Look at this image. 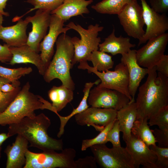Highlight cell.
Wrapping results in <instances>:
<instances>
[{"label":"cell","mask_w":168,"mask_h":168,"mask_svg":"<svg viewBox=\"0 0 168 168\" xmlns=\"http://www.w3.org/2000/svg\"><path fill=\"white\" fill-rule=\"evenodd\" d=\"M56 44L55 54L43 76L44 79L49 83L55 79H58L62 85L73 91L75 83L70 73L73 66L74 54L72 38L66 34L62 33L58 37Z\"/></svg>","instance_id":"3"},{"label":"cell","mask_w":168,"mask_h":168,"mask_svg":"<svg viewBox=\"0 0 168 168\" xmlns=\"http://www.w3.org/2000/svg\"><path fill=\"white\" fill-rule=\"evenodd\" d=\"M147 118L136 119L131 130V134L143 142L148 147L156 145V141L150 128Z\"/></svg>","instance_id":"25"},{"label":"cell","mask_w":168,"mask_h":168,"mask_svg":"<svg viewBox=\"0 0 168 168\" xmlns=\"http://www.w3.org/2000/svg\"><path fill=\"white\" fill-rule=\"evenodd\" d=\"M51 124L50 119L41 113L33 117H25L8 125L7 134L9 138L20 134L28 141L29 147L43 151H61L63 149V140L53 138L48 134L47 130Z\"/></svg>","instance_id":"2"},{"label":"cell","mask_w":168,"mask_h":168,"mask_svg":"<svg viewBox=\"0 0 168 168\" xmlns=\"http://www.w3.org/2000/svg\"><path fill=\"white\" fill-rule=\"evenodd\" d=\"M17 21L14 25L0 27V39L9 47H18L27 43L26 29L29 23L26 19H20Z\"/></svg>","instance_id":"19"},{"label":"cell","mask_w":168,"mask_h":168,"mask_svg":"<svg viewBox=\"0 0 168 168\" xmlns=\"http://www.w3.org/2000/svg\"><path fill=\"white\" fill-rule=\"evenodd\" d=\"M30 88L28 82L7 108L0 114V125H9L26 117H34L36 115L35 110H44L43 98L30 92Z\"/></svg>","instance_id":"4"},{"label":"cell","mask_w":168,"mask_h":168,"mask_svg":"<svg viewBox=\"0 0 168 168\" xmlns=\"http://www.w3.org/2000/svg\"><path fill=\"white\" fill-rule=\"evenodd\" d=\"M9 47L6 44L3 45L0 44V62L2 63L10 62L12 57Z\"/></svg>","instance_id":"39"},{"label":"cell","mask_w":168,"mask_h":168,"mask_svg":"<svg viewBox=\"0 0 168 168\" xmlns=\"http://www.w3.org/2000/svg\"><path fill=\"white\" fill-rule=\"evenodd\" d=\"M120 132L119 122L116 119L107 135L108 141L112 144L113 147L121 146L120 140Z\"/></svg>","instance_id":"34"},{"label":"cell","mask_w":168,"mask_h":168,"mask_svg":"<svg viewBox=\"0 0 168 168\" xmlns=\"http://www.w3.org/2000/svg\"><path fill=\"white\" fill-rule=\"evenodd\" d=\"M12 145H8L4 152L7 156L6 168H23L26 163V154L28 150V141L20 134H17Z\"/></svg>","instance_id":"18"},{"label":"cell","mask_w":168,"mask_h":168,"mask_svg":"<svg viewBox=\"0 0 168 168\" xmlns=\"http://www.w3.org/2000/svg\"><path fill=\"white\" fill-rule=\"evenodd\" d=\"M157 157L156 168H168V147H161L155 145L149 147Z\"/></svg>","instance_id":"33"},{"label":"cell","mask_w":168,"mask_h":168,"mask_svg":"<svg viewBox=\"0 0 168 168\" xmlns=\"http://www.w3.org/2000/svg\"><path fill=\"white\" fill-rule=\"evenodd\" d=\"M8 0H0V14L6 16H9V13L4 11Z\"/></svg>","instance_id":"41"},{"label":"cell","mask_w":168,"mask_h":168,"mask_svg":"<svg viewBox=\"0 0 168 168\" xmlns=\"http://www.w3.org/2000/svg\"><path fill=\"white\" fill-rule=\"evenodd\" d=\"M3 16L0 14V27L2 26L3 21Z\"/></svg>","instance_id":"43"},{"label":"cell","mask_w":168,"mask_h":168,"mask_svg":"<svg viewBox=\"0 0 168 168\" xmlns=\"http://www.w3.org/2000/svg\"><path fill=\"white\" fill-rule=\"evenodd\" d=\"M12 54L9 64L13 65L16 64L31 63L34 65L39 74L43 76L46 70L40 54L32 50L26 44L18 47H9Z\"/></svg>","instance_id":"20"},{"label":"cell","mask_w":168,"mask_h":168,"mask_svg":"<svg viewBox=\"0 0 168 168\" xmlns=\"http://www.w3.org/2000/svg\"><path fill=\"white\" fill-rule=\"evenodd\" d=\"M147 43L136 50V58L141 67L150 69L155 66L165 54L168 42V33H165L149 39Z\"/></svg>","instance_id":"11"},{"label":"cell","mask_w":168,"mask_h":168,"mask_svg":"<svg viewBox=\"0 0 168 168\" xmlns=\"http://www.w3.org/2000/svg\"><path fill=\"white\" fill-rule=\"evenodd\" d=\"M149 119L150 126L157 125L160 129H168V105L162 108Z\"/></svg>","instance_id":"32"},{"label":"cell","mask_w":168,"mask_h":168,"mask_svg":"<svg viewBox=\"0 0 168 168\" xmlns=\"http://www.w3.org/2000/svg\"><path fill=\"white\" fill-rule=\"evenodd\" d=\"M63 0H27L25 2L32 5L34 7L30 9L26 13L27 14L33 10L38 9H42L51 12L60 6L63 3Z\"/></svg>","instance_id":"31"},{"label":"cell","mask_w":168,"mask_h":168,"mask_svg":"<svg viewBox=\"0 0 168 168\" xmlns=\"http://www.w3.org/2000/svg\"><path fill=\"white\" fill-rule=\"evenodd\" d=\"M125 142L126 147L133 160L134 168H138L140 165L145 168H156V156L143 142L131 134Z\"/></svg>","instance_id":"16"},{"label":"cell","mask_w":168,"mask_h":168,"mask_svg":"<svg viewBox=\"0 0 168 168\" xmlns=\"http://www.w3.org/2000/svg\"><path fill=\"white\" fill-rule=\"evenodd\" d=\"M150 7L160 13H166L168 11V0H149Z\"/></svg>","instance_id":"37"},{"label":"cell","mask_w":168,"mask_h":168,"mask_svg":"<svg viewBox=\"0 0 168 168\" xmlns=\"http://www.w3.org/2000/svg\"><path fill=\"white\" fill-rule=\"evenodd\" d=\"M87 61H91L93 67L100 72L109 70L114 65L111 56L106 52L98 50L93 51L88 58Z\"/></svg>","instance_id":"27"},{"label":"cell","mask_w":168,"mask_h":168,"mask_svg":"<svg viewBox=\"0 0 168 168\" xmlns=\"http://www.w3.org/2000/svg\"><path fill=\"white\" fill-rule=\"evenodd\" d=\"M137 117L135 102L129 103L117 111L116 119L118 121L120 130L123 133V139L125 142L131 136V130Z\"/></svg>","instance_id":"23"},{"label":"cell","mask_w":168,"mask_h":168,"mask_svg":"<svg viewBox=\"0 0 168 168\" xmlns=\"http://www.w3.org/2000/svg\"><path fill=\"white\" fill-rule=\"evenodd\" d=\"M32 71L30 67L9 68L0 66V77L9 80L15 87L20 86L19 79L21 77L29 74Z\"/></svg>","instance_id":"28"},{"label":"cell","mask_w":168,"mask_h":168,"mask_svg":"<svg viewBox=\"0 0 168 168\" xmlns=\"http://www.w3.org/2000/svg\"><path fill=\"white\" fill-rule=\"evenodd\" d=\"M66 26L76 30L81 37L80 39L76 37L72 38L74 49L73 65L82 60L87 61V59L92 52L99 49L101 38L98 35L104 27L96 24L95 25H90L85 29L73 22H69Z\"/></svg>","instance_id":"6"},{"label":"cell","mask_w":168,"mask_h":168,"mask_svg":"<svg viewBox=\"0 0 168 168\" xmlns=\"http://www.w3.org/2000/svg\"><path fill=\"white\" fill-rule=\"evenodd\" d=\"M147 79L138 87L135 102L137 119L147 118L168 105V77L158 72L155 66L148 69Z\"/></svg>","instance_id":"1"},{"label":"cell","mask_w":168,"mask_h":168,"mask_svg":"<svg viewBox=\"0 0 168 168\" xmlns=\"http://www.w3.org/2000/svg\"><path fill=\"white\" fill-rule=\"evenodd\" d=\"M76 151L72 148L35 153L29 150L26 154V163L23 168H76Z\"/></svg>","instance_id":"5"},{"label":"cell","mask_w":168,"mask_h":168,"mask_svg":"<svg viewBox=\"0 0 168 168\" xmlns=\"http://www.w3.org/2000/svg\"><path fill=\"white\" fill-rule=\"evenodd\" d=\"M142 15L146 28L143 37L139 41L138 46L150 39L158 37L168 30V18L166 13H160L153 10L145 0H140Z\"/></svg>","instance_id":"12"},{"label":"cell","mask_w":168,"mask_h":168,"mask_svg":"<svg viewBox=\"0 0 168 168\" xmlns=\"http://www.w3.org/2000/svg\"><path fill=\"white\" fill-rule=\"evenodd\" d=\"M121 62L127 68L128 76V91L132 98L131 102H135L134 98L140 84L147 74L148 69L143 68L138 63L136 58V50L131 49L127 53L122 55Z\"/></svg>","instance_id":"17"},{"label":"cell","mask_w":168,"mask_h":168,"mask_svg":"<svg viewBox=\"0 0 168 168\" xmlns=\"http://www.w3.org/2000/svg\"><path fill=\"white\" fill-rule=\"evenodd\" d=\"M65 21L56 15L51 14L49 30L40 43L39 50L42 61L46 68L49 66L54 53V46L59 35L66 34L70 29L63 27Z\"/></svg>","instance_id":"14"},{"label":"cell","mask_w":168,"mask_h":168,"mask_svg":"<svg viewBox=\"0 0 168 168\" xmlns=\"http://www.w3.org/2000/svg\"><path fill=\"white\" fill-rule=\"evenodd\" d=\"M120 24L129 36L140 40L145 32L142 9L137 1L126 5L117 15Z\"/></svg>","instance_id":"9"},{"label":"cell","mask_w":168,"mask_h":168,"mask_svg":"<svg viewBox=\"0 0 168 168\" xmlns=\"http://www.w3.org/2000/svg\"><path fill=\"white\" fill-rule=\"evenodd\" d=\"M115 30L112 32L102 43L99 45V50L111 54L113 55L117 54L122 55L127 53L131 48L134 47L136 45L131 43L130 39L122 36L117 37L115 34Z\"/></svg>","instance_id":"22"},{"label":"cell","mask_w":168,"mask_h":168,"mask_svg":"<svg viewBox=\"0 0 168 168\" xmlns=\"http://www.w3.org/2000/svg\"><path fill=\"white\" fill-rule=\"evenodd\" d=\"M156 71L168 77V55L164 54L155 66Z\"/></svg>","instance_id":"38"},{"label":"cell","mask_w":168,"mask_h":168,"mask_svg":"<svg viewBox=\"0 0 168 168\" xmlns=\"http://www.w3.org/2000/svg\"><path fill=\"white\" fill-rule=\"evenodd\" d=\"M11 82L8 79L0 77V114L3 112L16 98L21 89L19 86L16 87L13 91L4 93L1 90V86L3 84Z\"/></svg>","instance_id":"30"},{"label":"cell","mask_w":168,"mask_h":168,"mask_svg":"<svg viewBox=\"0 0 168 168\" xmlns=\"http://www.w3.org/2000/svg\"><path fill=\"white\" fill-rule=\"evenodd\" d=\"M51 16L50 12L38 9L34 16H28L25 19L32 24V30L28 36L26 44L38 53L39 52L40 43L47 34Z\"/></svg>","instance_id":"15"},{"label":"cell","mask_w":168,"mask_h":168,"mask_svg":"<svg viewBox=\"0 0 168 168\" xmlns=\"http://www.w3.org/2000/svg\"><path fill=\"white\" fill-rule=\"evenodd\" d=\"M78 68L87 70L89 73L95 74L100 80L98 85L101 87L118 91L127 96L131 102L132 98L128 91L129 76L126 66L121 62L115 67L114 71L100 72L95 68L90 66L86 60L79 62Z\"/></svg>","instance_id":"7"},{"label":"cell","mask_w":168,"mask_h":168,"mask_svg":"<svg viewBox=\"0 0 168 168\" xmlns=\"http://www.w3.org/2000/svg\"><path fill=\"white\" fill-rule=\"evenodd\" d=\"M117 110L91 107L76 114L77 124L80 126H91L100 132L111 122L116 118Z\"/></svg>","instance_id":"13"},{"label":"cell","mask_w":168,"mask_h":168,"mask_svg":"<svg viewBox=\"0 0 168 168\" xmlns=\"http://www.w3.org/2000/svg\"><path fill=\"white\" fill-rule=\"evenodd\" d=\"M73 91L62 85L53 86L48 91V96L52 102L49 110L56 113L60 111L73 98Z\"/></svg>","instance_id":"24"},{"label":"cell","mask_w":168,"mask_h":168,"mask_svg":"<svg viewBox=\"0 0 168 168\" xmlns=\"http://www.w3.org/2000/svg\"><path fill=\"white\" fill-rule=\"evenodd\" d=\"M116 118L106 126L104 129L96 137L91 139H86L82 140L81 150L84 151L90 147L96 144H106L108 142L107 135L108 131L112 127Z\"/></svg>","instance_id":"29"},{"label":"cell","mask_w":168,"mask_h":168,"mask_svg":"<svg viewBox=\"0 0 168 168\" xmlns=\"http://www.w3.org/2000/svg\"><path fill=\"white\" fill-rule=\"evenodd\" d=\"M93 2V0H64L51 14L56 15L65 22L72 17L88 14L87 7Z\"/></svg>","instance_id":"21"},{"label":"cell","mask_w":168,"mask_h":168,"mask_svg":"<svg viewBox=\"0 0 168 168\" xmlns=\"http://www.w3.org/2000/svg\"><path fill=\"white\" fill-rule=\"evenodd\" d=\"M9 138L7 133H0V160L1 157L2 145L3 143Z\"/></svg>","instance_id":"42"},{"label":"cell","mask_w":168,"mask_h":168,"mask_svg":"<svg viewBox=\"0 0 168 168\" xmlns=\"http://www.w3.org/2000/svg\"><path fill=\"white\" fill-rule=\"evenodd\" d=\"M96 162L94 156H87L75 161L76 168H96Z\"/></svg>","instance_id":"36"},{"label":"cell","mask_w":168,"mask_h":168,"mask_svg":"<svg viewBox=\"0 0 168 168\" xmlns=\"http://www.w3.org/2000/svg\"><path fill=\"white\" fill-rule=\"evenodd\" d=\"M10 83H7L3 84L1 87V91L4 93H8L14 90L16 87Z\"/></svg>","instance_id":"40"},{"label":"cell","mask_w":168,"mask_h":168,"mask_svg":"<svg viewBox=\"0 0 168 168\" xmlns=\"http://www.w3.org/2000/svg\"><path fill=\"white\" fill-rule=\"evenodd\" d=\"M158 146L168 147V129L155 128L152 130Z\"/></svg>","instance_id":"35"},{"label":"cell","mask_w":168,"mask_h":168,"mask_svg":"<svg viewBox=\"0 0 168 168\" xmlns=\"http://www.w3.org/2000/svg\"><path fill=\"white\" fill-rule=\"evenodd\" d=\"M87 100L91 107L117 111L130 102L129 98L123 94L98 85L90 90Z\"/></svg>","instance_id":"10"},{"label":"cell","mask_w":168,"mask_h":168,"mask_svg":"<svg viewBox=\"0 0 168 168\" xmlns=\"http://www.w3.org/2000/svg\"><path fill=\"white\" fill-rule=\"evenodd\" d=\"M96 163L103 168H134L132 156L125 147H108L105 144L90 147Z\"/></svg>","instance_id":"8"},{"label":"cell","mask_w":168,"mask_h":168,"mask_svg":"<svg viewBox=\"0 0 168 168\" xmlns=\"http://www.w3.org/2000/svg\"><path fill=\"white\" fill-rule=\"evenodd\" d=\"M137 0H103L91 7L101 14L118 15L128 5Z\"/></svg>","instance_id":"26"}]
</instances>
